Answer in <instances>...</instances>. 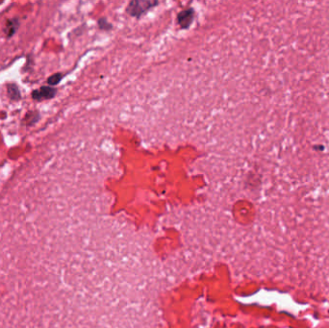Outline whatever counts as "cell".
<instances>
[{
    "instance_id": "4",
    "label": "cell",
    "mask_w": 329,
    "mask_h": 328,
    "mask_svg": "<svg viewBox=\"0 0 329 328\" xmlns=\"http://www.w3.org/2000/svg\"><path fill=\"white\" fill-rule=\"evenodd\" d=\"M60 80H61V74H55L51 78H49V83L50 85H56L57 83H59Z\"/></svg>"
},
{
    "instance_id": "3",
    "label": "cell",
    "mask_w": 329,
    "mask_h": 328,
    "mask_svg": "<svg viewBox=\"0 0 329 328\" xmlns=\"http://www.w3.org/2000/svg\"><path fill=\"white\" fill-rule=\"evenodd\" d=\"M193 20H194V10L193 9L185 10L178 16V22L182 28H188L189 26H191Z\"/></svg>"
},
{
    "instance_id": "2",
    "label": "cell",
    "mask_w": 329,
    "mask_h": 328,
    "mask_svg": "<svg viewBox=\"0 0 329 328\" xmlns=\"http://www.w3.org/2000/svg\"><path fill=\"white\" fill-rule=\"evenodd\" d=\"M55 92H56L55 88H51V87H43L38 90H34L32 96L37 100H41L43 98L49 100L55 96Z\"/></svg>"
},
{
    "instance_id": "1",
    "label": "cell",
    "mask_w": 329,
    "mask_h": 328,
    "mask_svg": "<svg viewBox=\"0 0 329 328\" xmlns=\"http://www.w3.org/2000/svg\"><path fill=\"white\" fill-rule=\"evenodd\" d=\"M157 5L156 1H132L127 7V13L133 16L139 18L143 14L152 7Z\"/></svg>"
}]
</instances>
